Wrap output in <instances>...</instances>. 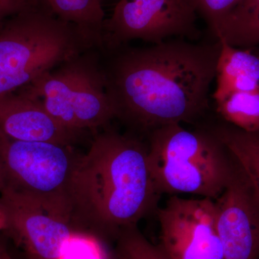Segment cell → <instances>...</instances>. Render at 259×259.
Listing matches in <instances>:
<instances>
[{
    "label": "cell",
    "instance_id": "cell-1",
    "mask_svg": "<svg viewBox=\"0 0 259 259\" xmlns=\"http://www.w3.org/2000/svg\"><path fill=\"white\" fill-rule=\"evenodd\" d=\"M221 42L183 38L151 47L102 49V69L115 118L141 134L207 115Z\"/></svg>",
    "mask_w": 259,
    "mask_h": 259
},
{
    "label": "cell",
    "instance_id": "cell-2",
    "mask_svg": "<svg viewBox=\"0 0 259 259\" xmlns=\"http://www.w3.org/2000/svg\"><path fill=\"white\" fill-rule=\"evenodd\" d=\"M161 194L153 182L148 144L105 130L81 155L71 188V223L107 241L156 213Z\"/></svg>",
    "mask_w": 259,
    "mask_h": 259
},
{
    "label": "cell",
    "instance_id": "cell-3",
    "mask_svg": "<svg viewBox=\"0 0 259 259\" xmlns=\"http://www.w3.org/2000/svg\"><path fill=\"white\" fill-rule=\"evenodd\" d=\"M147 136L150 168L161 195L191 194L215 199L223 193L236 160L208 126L191 131L170 124Z\"/></svg>",
    "mask_w": 259,
    "mask_h": 259
},
{
    "label": "cell",
    "instance_id": "cell-4",
    "mask_svg": "<svg viewBox=\"0 0 259 259\" xmlns=\"http://www.w3.org/2000/svg\"><path fill=\"white\" fill-rule=\"evenodd\" d=\"M97 49L72 24L39 4L0 27V95L25 88L65 61Z\"/></svg>",
    "mask_w": 259,
    "mask_h": 259
},
{
    "label": "cell",
    "instance_id": "cell-5",
    "mask_svg": "<svg viewBox=\"0 0 259 259\" xmlns=\"http://www.w3.org/2000/svg\"><path fill=\"white\" fill-rule=\"evenodd\" d=\"M18 91L36 100L61 125L79 136L105 127L115 118L99 49L65 61Z\"/></svg>",
    "mask_w": 259,
    "mask_h": 259
},
{
    "label": "cell",
    "instance_id": "cell-6",
    "mask_svg": "<svg viewBox=\"0 0 259 259\" xmlns=\"http://www.w3.org/2000/svg\"><path fill=\"white\" fill-rule=\"evenodd\" d=\"M80 156L72 146L17 141L0 134L5 188L70 223L71 183Z\"/></svg>",
    "mask_w": 259,
    "mask_h": 259
},
{
    "label": "cell",
    "instance_id": "cell-7",
    "mask_svg": "<svg viewBox=\"0 0 259 259\" xmlns=\"http://www.w3.org/2000/svg\"><path fill=\"white\" fill-rule=\"evenodd\" d=\"M197 18L189 0H119L104 23L100 50L136 39L153 44L174 37L194 40L201 35Z\"/></svg>",
    "mask_w": 259,
    "mask_h": 259
},
{
    "label": "cell",
    "instance_id": "cell-8",
    "mask_svg": "<svg viewBox=\"0 0 259 259\" xmlns=\"http://www.w3.org/2000/svg\"><path fill=\"white\" fill-rule=\"evenodd\" d=\"M156 214L158 245L169 259H225L214 199L170 196Z\"/></svg>",
    "mask_w": 259,
    "mask_h": 259
},
{
    "label": "cell",
    "instance_id": "cell-9",
    "mask_svg": "<svg viewBox=\"0 0 259 259\" xmlns=\"http://www.w3.org/2000/svg\"><path fill=\"white\" fill-rule=\"evenodd\" d=\"M214 202L225 259H259V193L238 161Z\"/></svg>",
    "mask_w": 259,
    "mask_h": 259
},
{
    "label": "cell",
    "instance_id": "cell-10",
    "mask_svg": "<svg viewBox=\"0 0 259 259\" xmlns=\"http://www.w3.org/2000/svg\"><path fill=\"white\" fill-rule=\"evenodd\" d=\"M0 199L9 214L10 226L6 233L29 258H62L66 246L79 228L9 189L3 190Z\"/></svg>",
    "mask_w": 259,
    "mask_h": 259
},
{
    "label": "cell",
    "instance_id": "cell-11",
    "mask_svg": "<svg viewBox=\"0 0 259 259\" xmlns=\"http://www.w3.org/2000/svg\"><path fill=\"white\" fill-rule=\"evenodd\" d=\"M0 134L10 139L71 146L79 135L61 125L35 99L20 91L0 95Z\"/></svg>",
    "mask_w": 259,
    "mask_h": 259
},
{
    "label": "cell",
    "instance_id": "cell-12",
    "mask_svg": "<svg viewBox=\"0 0 259 259\" xmlns=\"http://www.w3.org/2000/svg\"><path fill=\"white\" fill-rule=\"evenodd\" d=\"M216 66V89L212 97L221 101L237 92L259 90V57L250 49L235 48L223 40Z\"/></svg>",
    "mask_w": 259,
    "mask_h": 259
},
{
    "label": "cell",
    "instance_id": "cell-13",
    "mask_svg": "<svg viewBox=\"0 0 259 259\" xmlns=\"http://www.w3.org/2000/svg\"><path fill=\"white\" fill-rule=\"evenodd\" d=\"M53 15L75 25L97 49H102L105 20L102 0H37Z\"/></svg>",
    "mask_w": 259,
    "mask_h": 259
},
{
    "label": "cell",
    "instance_id": "cell-14",
    "mask_svg": "<svg viewBox=\"0 0 259 259\" xmlns=\"http://www.w3.org/2000/svg\"><path fill=\"white\" fill-rule=\"evenodd\" d=\"M213 35L238 49L259 47V0H241Z\"/></svg>",
    "mask_w": 259,
    "mask_h": 259
},
{
    "label": "cell",
    "instance_id": "cell-15",
    "mask_svg": "<svg viewBox=\"0 0 259 259\" xmlns=\"http://www.w3.org/2000/svg\"><path fill=\"white\" fill-rule=\"evenodd\" d=\"M208 127L229 149L259 193V130L246 132L223 120Z\"/></svg>",
    "mask_w": 259,
    "mask_h": 259
},
{
    "label": "cell",
    "instance_id": "cell-16",
    "mask_svg": "<svg viewBox=\"0 0 259 259\" xmlns=\"http://www.w3.org/2000/svg\"><path fill=\"white\" fill-rule=\"evenodd\" d=\"M215 105L224 122L246 132L258 131L259 90L232 93Z\"/></svg>",
    "mask_w": 259,
    "mask_h": 259
},
{
    "label": "cell",
    "instance_id": "cell-17",
    "mask_svg": "<svg viewBox=\"0 0 259 259\" xmlns=\"http://www.w3.org/2000/svg\"><path fill=\"white\" fill-rule=\"evenodd\" d=\"M114 259H169L159 245L153 244L138 225L122 228L115 240Z\"/></svg>",
    "mask_w": 259,
    "mask_h": 259
},
{
    "label": "cell",
    "instance_id": "cell-18",
    "mask_svg": "<svg viewBox=\"0 0 259 259\" xmlns=\"http://www.w3.org/2000/svg\"><path fill=\"white\" fill-rule=\"evenodd\" d=\"M214 35L227 15L241 0H189Z\"/></svg>",
    "mask_w": 259,
    "mask_h": 259
},
{
    "label": "cell",
    "instance_id": "cell-19",
    "mask_svg": "<svg viewBox=\"0 0 259 259\" xmlns=\"http://www.w3.org/2000/svg\"><path fill=\"white\" fill-rule=\"evenodd\" d=\"M39 4L37 0H0V27L11 17Z\"/></svg>",
    "mask_w": 259,
    "mask_h": 259
},
{
    "label": "cell",
    "instance_id": "cell-20",
    "mask_svg": "<svg viewBox=\"0 0 259 259\" xmlns=\"http://www.w3.org/2000/svg\"><path fill=\"white\" fill-rule=\"evenodd\" d=\"M9 214L6 206L0 199V231L6 232L9 228Z\"/></svg>",
    "mask_w": 259,
    "mask_h": 259
},
{
    "label": "cell",
    "instance_id": "cell-21",
    "mask_svg": "<svg viewBox=\"0 0 259 259\" xmlns=\"http://www.w3.org/2000/svg\"><path fill=\"white\" fill-rule=\"evenodd\" d=\"M0 259H15L10 254L9 250L5 246L4 243L0 241Z\"/></svg>",
    "mask_w": 259,
    "mask_h": 259
},
{
    "label": "cell",
    "instance_id": "cell-22",
    "mask_svg": "<svg viewBox=\"0 0 259 259\" xmlns=\"http://www.w3.org/2000/svg\"><path fill=\"white\" fill-rule=\"evenodd\" d=\"M5 187V180L4 174L2 169L1 165H0V193L3 192Z\"/></svg>",
    "mask_w": 259,
    "mask_h": 259
},
{
    "label": "cell",
    "instance_id": "cell-23",
    "mask_svg": "<svg viewBox=\"0 0 259 259\" xmlns=\"http://www.w3.org/2000/svg\"><path fill=\"white\" fill-rule=\"evenodd\" d=\"M252 51H253L255 54H256L257 56L259 57V47L255 48V49H252Z\"/></svg>",
    "mask_w": 259,
    "mask_h": 259
},
{
    "label": "cell",
    "instance_id": "cell-24",
    "mask_svg": "<svg viewBox=\"0 0 259 259\" xmlns=\"http://www.w3.org/2000/svg\"><path fill=\"white\" fill-rule=\"evenodd\" d=\"M102 4H103V0H102Z\"/></svg>",
    "mask_w": 259,
    "mask_h": 259
}]
</instances>
